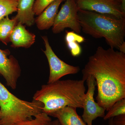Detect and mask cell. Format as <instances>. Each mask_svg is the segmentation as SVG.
I'll list each match as a JSON object with an SVG mask.
<instances>
[{"mask_svg": "<svg viewBox=\"0 0 125 125\" xmlns=\"http://www.w3.org/2000/svg\"><path fill=\"white\" fill-rule=\"evenodd\" d=\"M43 106L38 101L18 98L0 82V125H14L31 119L42 112Z\"/></svg>", "mask_w": 125, "mask_h": 125, "instance_id": "cell-4", "label": "cell"}, {"mask_svg": "<svg viewBox=\"0 0 125 125\" xmlns=\"http://www.w3.org/2000/svg\"><path fill=\"white\" fill-rule=\"evenodd\" d=\"M36 36L26 29L23 24L18 22L12 31L10 41L12 47L28 48L35 42Z\"/></svg>", "mask_w": 125, "mask_h": 125, "instance_id": "cell-10", "label": "cell"}, {"mask_svg": "<svg viewBox=\"0 0 125 125\" xmlns=\"http://www.w3.org/2000/svg\"><path fill=\"white\" fill-rule=\"evenodd\" d=\"M35 0H18L17 14L15 18L18 22L26 25L28 27L35 23L33 10Z\"/></svg>", "mask_w": 125, "mask_h": 125, "instance_id": "cell-13", "label": "cell"}, {"mask_svg": "<svg viewBox=\"0 0 125 125\" xmlns=\"http://www.w3.org/2000/svg\"><path fill=\"white\" fill-rule=\"evenodd\" d=\"M113 118H110L109 119V121H108V125H113Z\"/></svg>", "mask_w": 125, "mask_h": 125, "instance_id": "cell-25", "label": "cell"}, {"mask_svg": "<svg viewBox=\"0 0 125 125\" xmlns=\"http://www.w3.org/2000/svg\"><path fill=\"white\" fill-rule=\"evenodd\" d=\"M106 114L103 117L104 120L110 118L125 114V98L117 101L107 111Z\"/></svg>", "mask_w": 125, "mask_h": 125, "instance_id": "cell-17", "label": "cell"}, {"mask_svg": "<svg viewBox=\"0 0 125 125\" xmlns=\"http://www.w3.org/2000/svg\"><path fill=\"white\" fill-rule=\"evenodd\" d=\"M49 116L57 118L61 125H87L78 115L76 108L65 107L53 112Z\"/></svg>", "mask_w": 125, "mask_h": 125, "instance_id": "cell-12", "label": "cell"}, {"mask_svg": "<svg viewBox=\"0 0 125 125\" xmlns=\"http://www.w3.org/2000/svg\"><path fill=\"white\" fill-rule=\"evenodd\" d=\"M42 38L45 47V50L42 51L46 56L50 69L47 83H54L60 80L63 76L76 74L80 71V69L79 66L69 64L58 58L52 49L47 36H43Z\"/></svg>", "mask_w": 125, "mask_h": 125, "instance_id": "cell-6", "label": "cell"}, {"mask_svg": "<svg viewBox=\"0 0 125 125\" xmlns=\"http://www.w3.org/2000/svg\"><path fill=\"white\" fill-rule=\"evenodd\" d=\"M83 80L57 81L42 85L33 100L43 104L42 112L48 115L65 107L83 108L86 88Z\"/></svg>", "mask_w": 125, "mask_h": 125, "instance_id": "cell-2", "label": "cell"}, {"mask_svg": "<svg viewBox=\"0 0 125 125\" xmlns=\"http://www.w3.org/2000/svg\"><path fill=\"white\" fill-rule=\"evenodd\" d=\"M80 10L112 16L118 19L125 18L121 4L117 0H75Z\"/></svg>", "mask_w": 125, "mask_h": 125, "instance_id": "cell-7", "label": "cell"}, {"mask_svg": "<svg viewBox=\"0 0 125 125\" xmlns=\"http://www.w3.org/2000/svg\"><path fill=\"white\" fill-rule=\"evenodd\" d=\"M18 0H0V20L17 11Z\"/></svg>", "mask_w": 125, "mask_h": 125, "instance_id": "cell-15", "label": "cell"}, {"mask_svg": "<svg viewBox=\"0 0 125 125\" xmlns=\"http://www.w3.org/2000/svg\"><path fill=\"white\" fill-rule=\"evenodd\" d=\"M50 125H61L57 119L52 121Z\"/></svg>", "mask_w": 125, "mask_h": 125, "instance_id": "cell-23", "label": "cell"}, {"mask_svg": "<svg viewBox=\"0 0 125 125\" xmlns=\"http://www.w3.org/2000/svg\"><path fill=\"white\" fill-rule=\"evenodd\" d=\"M88 87L83 103V112L82 118L87 125H93V122L98 117L103 118L106 110L96 103L94 98L96 85L94 78L90 76L86 81Z\"/></svg>", "mask_w": 125, "mask_h": 125, "instance_id": "cell-8", "label": "cell"}, {"mask_svg": "<svg viewBox=\"0 0 125 125\" xmlns=\"http://www.w3.org/2000/svg\"><path fill=\"white\" fill-rule=\"evenodd\" d=\"M79 10L75 0H65L55 19L52 27L53 33H60L69 28L80 33L81 28L78 20Z\"/></svg>", "mask_w": 125, "mask_h": 125, "instance_id": "cell-5", "label": "cell"}, {"mask_svg": "<svg viewBox=\"0 0 125 125\" xmlns=\"http://www.w3.org/2000/svg\"><path fill=\"white\" fill-rule=\"evenodd\" d=\"M72 55L74 57L79 56L82 52V48L78 42L72 41L66 42Z\"/></svg>", "mask_w": 125, "mask_h": 125, "instance_id": "cell-19", "label": "cell"}, {"mask_svg": "<svg viewBox=\"0 0 125 125\" xmlns=\"http://www.w3.org/2000/svg\"><path fill=\"white\" fill-rule=\"evenodd\" d=\"M121 4L122 9L125 12V0H121Z\"/></svg>", "mask_w": 125, "mask_h": 125, "instance_id": "cell-24", "label": "cell"}, {"mask_svg": "<svg viewBox=\"0 0 125 125\" xmlns=\"http://www.w3.org/2000/svg\"><path fill=\"white\" fill-rule=\"evenodd\" d=\"M118 0V1H120V2H121V0Z\"/></svg>", "mask_w": 125, "mask_h": 125, "instance_id": "cell-26", "label": "cell"}, {"mask_svg": "<svg viewBox=\"0 0 125 125\" xmlns=\"http://www.w3.org/2000/svg\"><path fill=\"white\" fill-rule=\"evenodd\" d=\"M64 0H55L45 8L35 19L37 27L40 30L49 29L52 27L58 12L59 6Z\"/></svg>", "mask_w": 125, "mask_h": 125, "instance_id": "cell-11", "label": "cell"}, {"mask_svg": "<svg viewBox=\"0 0 125 125\" xmlns=\"http://www.w3.org/2000/svg\"><path fill=\"white\" fill-rule=\"evenodd\" d=\"M18 22L14 18L10 19L8 16L0 20V41L7 45L12 31Z\"/></svg>", "mask_w": 125, "mask_h": 125, "instance_id": "cell-14", "label": "cell"}, {"mask_svg": "<svg viewBox=\"0 0 125 125\" xmlns=\"http://www.w3.org/2000/svg\"><path fill=\"white\" fill-rule=\"evenodd\" d=\"M83 80L93 77L97 88V103L108 111L125 98V54L110 47H98L82 71Z\"/></svg>", "mask_w": 125, "mask_h": 125, "instance_id": "cell-1", "label": "cell"}, {"mask_svg": "<svg viewBox=\"0 0 125 125\" xmlns=\"http://www.w3.org/2000/svg\"><path fill=\"white\" fill-rule=\"evenodd\" d=\"M85 40V38L79 35V34L76 33L73 31H66V34L65 37L66 42L75 41L80 43L84 42Z\"/></svg>", "mask_w": 125, "mask_h": 125, "instance_id": "cell-20", "label": "cell"}, {"mask_svg": "<svg viewBox=\"0 0 125 125\" xmlns=\"http://www.w3.org/2000/svg\"><path fill=\"white\" fill-rule=\"evenodd\" d=\"M52 121L49 116L42 112L31 119L23 121L14 125H50Z\"/></svg>", "mask_w": 125, "mask_h": 125, "instance_id": "cell-16", "label": "cell"}, {"mask_svg": "<svg viewBox=\"0 0 125 125\" xmlns=\"http://www.w3.org/2000/svg\"><path fill=\"white\" fill-rule=\"evenodd\" d=\"M55 0H36L33 7L35 15H40L47 7Z\"/></svg>", "mask_w": 125, "mask_h": 125, "instance_id": "cell-18", "label": "cell"}, {"mask_svg": "<svg viewBox=\"0 0 125 125\" xmlns=\"http://www.w3.org/2000/svg\"><path fill=\"white\" fill-rule=\"evenodd\" d=\"M78 20L84 33L96 39L104 38L112 48L119 49L125 42V18L79 9Z\"/></svg>", "mask_w": 125, "mask_h": 125, "instance_id": "cell-3", "label": "cell"}, {"mask_svg": "<svg viewBox=\"0 0 125 125\" xmlns=\"http://www.w3.org/2000/svg\"><path fill=\"white\" fill-rule=\"evenodd\" d=\"M1 114V112L0 111V116Z\"/></svg>", "mask_w": 125, "mask_h": 125, "instance_id": "cell-27", "label": "cell"}, {"mask_svg": "<svg viewBox=\"0 0 125 125\" xmlns=\"http://www.w3.org/2000/svg\"><path fill=\"white\" fill-rule=\"evenodd\" d=\"M113 125H125V114L113 117Z\"/></svg>", "mask_w": 125, "mask_h": 125, "instance_id": "cell-21", "label": "cell"}, {"mask_svg": "<svg viewBox=\"0 0 125 125\" xmlns=\"http://www.w3.org/2000/svg\"><path fill=\"white\" fill-rule=\"evenodd\" d=\"M118 50H119V51L125 54V42L121 45Z\"/></svg>", "mask_w": 125, "mask_h": 125, "instance_id": "cell-22", "label": "cell"}, {"mask_svg": "<svg viewBox=\"0 0 125 125\" xmlns=\"http://www.w3.org/2000/svg\"><path fill=\"white\" fill-rule=\"evenodd\" d=\"M10 55L9 49H0V74L4 78L7 85L15 90L21 74V69L18 60Z\"/></svg>", "mask_w": 125, "mask_h": 125, "instance_id": "cell-9", "label": "cell"}]
</instances>
